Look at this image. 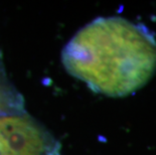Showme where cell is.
Instances as JSON below:
<instances>
[{
    "label": "cell",
    "instance_id": "obj_1",
    "mask_svg": "<svg viewBox=\"0 0 156 155\" xmlns=\"http://www.w3.org/2000/svg\"><path fill=\"white\" fill-rule=\"evenodd\" d=\"M62 64L93 92L125 97L156 72V37L147 26L120 16L98 17L82 27L62 49Z\"/></svg>",
    "mask_w": 156,
    "mask_h": 155
},
{
    "label": "cell",
    "instance_id": "obj_2",
    "mask_svg": "<svg viewBox=\"0 0 156 155\" xmlns=\"http://www.w3.org/2000/svg\"><path fill=\"white\" fill-rule=\"evenodd\" d=\"M0 155H61V145L24 106L0 105Z\"/></svg>",
    "mask_w": 156,
    "mask_h": 155
}]
</instances>
